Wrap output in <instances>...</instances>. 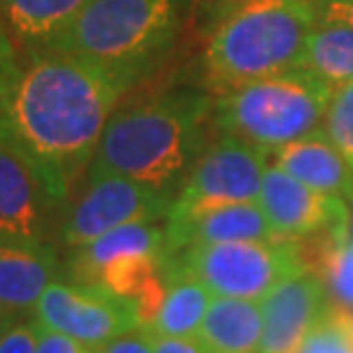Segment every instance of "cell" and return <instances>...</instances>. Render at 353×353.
Returning <instances> with one entry per match:
<instances>
[{"instance_id":"1","label":"cell","mask_w":353,"mask_h":353,"mask_svg":"<svg viewBox=\"0 0 353 353\" xmlns=\"http://www.w3.org/2000/svg\"><path fill=\"white\" fill-rule=\"evenodd\" d=\"M124 97V90L74 55L17 53L0 69V145L17 152L62 207L85 176Z\"/></svg>"},{"instance_id":"2","label":"cell","mask_w":353,"mask_h":353,"mask_svg":"<svg viewBox=\"0 0 353 353\" xmlns=\"http://www.w3.org/2000/svg\"><path fill=\"white\" fill-rule=\"evenodd\" d=\"M214 94L165 88L119 101L85 174H119L176 195L214 138Z\"/></svg>"},{"instance_id":"3","label":"cell","mask_w":353,"mask_h":353,"mask_svg":"<svg viewBox=\"0 0 353 353\" xmlns=\"http://www.w3.org/2000/svg\"><path fill=\"white\" fill-rule=\"evenodd\" d=\"M186 12L188 0H90L51 51L88 62L129 94L172 55Z\"/></svg>"},{"instance_id":"4","label":"cell","mask_w":353,"mask_h":353,"mask_svg":"<svg viewBox=\"0 0 353 353\" xmlns=\"http://www.w3.org/2000/svg\"><path fill=\"white\" fill-rule=\"evenodd\" d=\"M314 26L316 12L307 0H236L228 5L202 48L204 90L221 94L301 67Z\"/></svg>"},{"instance_id":"5","label":"cell","mask_w":353,"mask_h":353,"mask_svg":"<svg viewBox=\"0 0 353 353\" xmlns=\"http://www.w3.org/2000/svg\"><path fill=\"white\" fill-rule=\"evenodd\" d=\"M333 85L305 67L243 83L214 94V136L228 133L271 154L316 131Z\"/></svg>"},{"instance_id":"6","label":"cell","mask_w":353,"mask_h":353,"mask_svg":"<svg viewBox=\"0 0 353 353\" xmlns=\"http://www.w3.org/2000/svg\"><path fill=\"white\" fill-rule=\"evenodd\" d=\"M163 264L193 275L214 296L255 303H262L289 275L305 271L299 239L188 245Z\"/></svg>"},{"instance_id":"7","label":"cell","mask_w":353,"mask_h":353,"mask_svg":"<svg viewBox=\"0 0 353 353\" xmlns=\"http://www.w3.org/2000/svg\"><path fill=\"white\" fill-rule=\"evenodd\" d=\"M174 195L119 174H85L60 221V241L81 248L131 223H157L170 214Z\"/></svg>"},{"instance_id":"8","label":"cell","mask_w":353,"mask_h":353,"mask_svg":"<svg viewBox=\"0 0 353 353\" xmlns=\"http://www.w3.org/2000/svg\"><path fill=\"white\" fill-rule=\"evenodd\" d=\"M268 154L236 136H214L174 195L165 221H183L223 204L259 202Z\"/></svg>"},{"instance_id":"9","label":"cell","mask_w":353,"mask_h":353,"mask_svg":"<svg viewBox=\"0 0 353 353\" xmlns=\"http://www.w3.org/2000/svg\"><path fill=\"white\" fill-rule=\"evenodd\" d=\"M34 321L55 333L97 349L112 337L138 328L133 303L108 289L55 280L34 307Z\"/></svg>"},{"instance_id":"10","label":"cell","mask_w":353,"mask_h":353,"mask_svg":"<svg viewBox=\"0 0 353 353\" xmlns=\"http://www.w3.org/2000/svg\"><path fill=\"white\" fill-rule=\"evenodd\" d=\"M259 207L273 230L285 239H305L319 232L351 234V207L335 195L319 193L268 163Z\"/></svg>"},{"instance_id":"11","label":"cell","mask_w":353,"mask_h":353,"mask_svg":"<svg viewBox=\"0 0 353 353\" xmlns=\"http://www.w3.org/2000/svg\"><path fill=\"white\" fill-rule=\"evenodd\" d=\"M330 299L314 273L289 275L262 301V340L257 353H301Z\"/></svg>"},{"instance_id":"12","label":"cell","mask_w":353,"mask_h":353,"mask_svg":"<svg viewBox=\"0 0 353 353\" xmlns=\"http://www.w3.org/2000/svg\"><path fill=\"white\" fill-rule=\"evenodd\" d=\"M58 207L39 174L0 145V234L46 241Z\"/></svg>"},{"instance_id":"13","label":"cell","mask_w":353,"mask_h":353,"mask_svg":"<svg viewBox=\"0 0 353 353\" xmlns=\"http://www.w3.org/2000/svg\"><path fill=\"white\" fill-rule=\"evenodd\" d=\"M58 273V252L48 241L0 234V305L10 314L34 312Z\"/></svg>"},{"instance_id":"14","label":"cell","mask_w":353,"mask_h":353,"mask_svg":"<svg viewBox=\"0 0 353 353\" xmlns=\"http://www.w3.org/2000/svg\"><path fill=\"white\" fill-rule=\"evenodd\" d=\"M285 239L273 230L259 202L223 204L204 209L183 221H165L168 257L188 245L232 241H275Z\"/></svg>"},{"instance_id":"15","label":"cell","mask_w":353,"mask_h":353,"mask_svg":"<svg viewBox=\"0 0 353 353\" xmlns=\"http://www.w3.org/2000/svg\"><path fill=\"white\" fill-rule=\"evenodd\" d=\"M268 163L282 168L294 179L319 193L335 195L347 204H353V168L330 143L321 126L294 143L273 150L268 154Z\"/></svg>"},{"instance_id":"16","label":"cell","mask_w":353,"mask_h":353,"mask_svg":"<svg viewBox=\"0 0 353 353\" xmlns=\"http://www.w3.org/2000/svg\"><path fill=\"white\" fill-rule=\"evenodd\" d=\"M90 0H0V19L14 51H51Z\"/></svg>"},{"instance_id":"17","label":"cell","mask_w":353,"mask_h":353,"mask_svg":"<svg viewBox=\"0 0 353 353\" xmlns=\"http://www.w3.org/2000/svg\"><path fill=\"white\" fill-rule=\"evenodd\" d=\"M126 257H168L165 221L157 223H131L99 236L81 248H72L67 271L74 282L94 285L103 266Z\"/></svg>"},{"instance_id":"18","label":"cell","mask_w":353,"mask_h":353,"mask_svg":"<svg viewBox=\"0 0 353 353\" xmlns=\"http://www.w3.org/2000/svg\"><path fill=\"white\" fill-rule=\"evenodd\" d=\"M262 340V303L214 296L197 333L209 353H257Z\"/></svg>"},{"instance_id":"19","label":"cell","mask_w":353,"mask_h":353,"mask_svg":"<svg viewBox=\"0 0 353 353\" xmlns=\"http://www.w3.org/2000/svg\"><path fill=\"white\" fill-rule=\"evenodd\" d=\"M165 275V299L161 305L157 319L152 321L147 333L159 337H176V340H193L200 333L204 314L214 301V294L195 280L193 275L163 264Z\"/></svg>"},{"instance_id":"20","label":"cell","mask_w":353,"mask_h":353,"mask_svg":"<svg viewBox=\"0 0 353 353\" xmlns=\"http://www.w3.org/2000/svg\"><path fill=\"white\" fill-rule=\"evenodd\" d=\"M301 67L310 69L333 88L353 83V28L316 23L307 39Z\"/></svg>"},{"instance_id":"21","label":"cell","mask_w":353,"mask_h":353,"mask_svg":"<svg viewBox=\"0 0 353 353\" xmlns=\"http://www.w3.org/2000/svg\"><path fill=\"white\" fill-rule=\"evenodd\" d=\"M301 353H353V312L330 303Z\"/></svg>"},{"instance_id":"22","label":"cell","mask_w":353,"mask_h":353,"mask_svg":"<svg viewBox=\"0 0 353 353\" xmlns=\"http://www.w3.org/2000/svg\"><path fill=\"white\" fill-rule=\"evenodd\" d=\"M314 275L323 282L330 303L353 312V232L328 252Z\"/></svg>"},{"instance_id":"23","label":"cell","mask_w":353,"mask_h":353,"mask_svg":"<svg viewBox=\"0 0 353 353\" xmlns=\"http://www.w3.org/2000/svg\"><path fill=\"white\" fill-rule=\"evenodd\" d=\"M321 131L353 168V83L333 88Z\"/></svg>"},{"instance_id":"24","label":"cell","mask_w":353,"mask_h":353,"mask_svg":"<svg viewBox=\"0 0 353 353\" xmlns=\"http://www.w3.org/2000/svg\"><path fill=\"white\" fill-rule=\"evenodd\" d=\"M37 351V321H14L0 337V353H34Z\"/></svg>"},{"instance_id":"25","label":"cell","mask_w":353,"mask_h":353,"mask_svg":"<svg viewBox=\"0 0 353 353\" xmlns=\"http://www.w3.org/2000/svg\"><path fill=\"white\" fill-rule=\"evenodd\" d=\"M94 353H157L152 335L145 328H131L126 333L112 337L110 342L97 347Z\"/></svg>"},{"instance_id":"26","label":"cell","mask_w":353,"mask_h":353,"mask_svg":"<svg viewBox=\"0 0 353 353\" xmlns=\"http://www.w3.org/2000/svg\"><path fill=\"white\" fill-rule=\"evenodd\" d=\"M34 353H94V349L72 340V337L44 328L37 321V351Z\"/></svg>"},{"instance_id":"27","label":"cell","mask_w":353,"mask_h":353,"mask_svg":"<svg viewBox=\"0 0 353 353\" xmlns=\"http://www.w3.org/2000/svg\"><path fill=\"white\" fill-rule=\"evenodd\" d=\"M316 23H340L353 28V0H323L314 5Z\"/></svg>"},{"instance_id":"28","label":"cell","mask_w":353,"mask_h":353,"mask_svg":"<svg viewBox=\"0 0 353 353\" xmlns=\"http://www.w3.org/2000/svg\"><path fill=\"white\" fill-rule=\"evenodd\" d=\"M152 342H154V351L157 353H209L200 342H197V337H193V340H176V337L152 335Z\"/></svg>"},{"instance_id":"29","label":"cell","mask_w":353,"mask_h":353,"mask_svg":"<svg viewBox=\"0 0 353 353\" xmlns=\"http://www.w3.org/2000/svg\"><path fill=\"white\" fill-rule=\"evenodd\" d=\"M17 58V51H14L10 37L5 32V26H3V19H0V69L7 67L10 62Z\"/></svg>"},{"instance_id":"30","label":"cell","mask_w":353,"mask_h":353,"mask_svg":"<svg viewBox=\"0 0 353 353\" xmlns=\"http://www.w3.org/2000/svg\"><path fill=\"white\" fill-rule=\"evenodd\" d=\"M204 5H211V7H218V10H225L228 5L236 3V0H202Z\"/></svg>"},{"instance_id":"31","label":"cell","mask_w":353,"mask_h":353,"mask_svg":"<svg viewBox=\"0 0 353 353\" xmlns=\"http://www.w3.org/2000/svg\"><path fill=\"white\" fill-rule=\"evenodd\" d=\"M5 321H17V316L10 314L3 305H0V323H5Z\"/></svg>"},{"instance_id":"32","label":"cell","mask_w":353,"mask_h":353,"mask_svg":"<svg viewBox=\"0 0 353 353\" xmlns=\"http://www.w3.org/2000/svg\"><path fill=\"white\" fill-rule=\"evenodd\" d=\"M12 323H14V321H5V323H0V337H3V333H5L7 328L12 326Z\"/></svg>"},{"instance_id":"33","label":"cell","mask_w":353,"mask_h":353,"mask_svg":"<svg viewBox=\"0 0 353 353\" xmlns=\"http://www.w3.org/2000/svg\"><path fill=\"white\" fill-rule=\"evenodd\" d=\"M307 3H312V5H319V3H323V0H307Z\"/></svg>"},{"instance_id":"34","label":"cell","mask_w":353,"mask_h":353,"mask_svg":"<svg viewBox=\"0 0 353 353\" xmlns=\"http://www.w3.org/2000/svg\"><path fill=\"white\" fill-rule=\"evenodd\" d=\"M351 230H353V204H351Z\"/></svg>"}]
</instances>
